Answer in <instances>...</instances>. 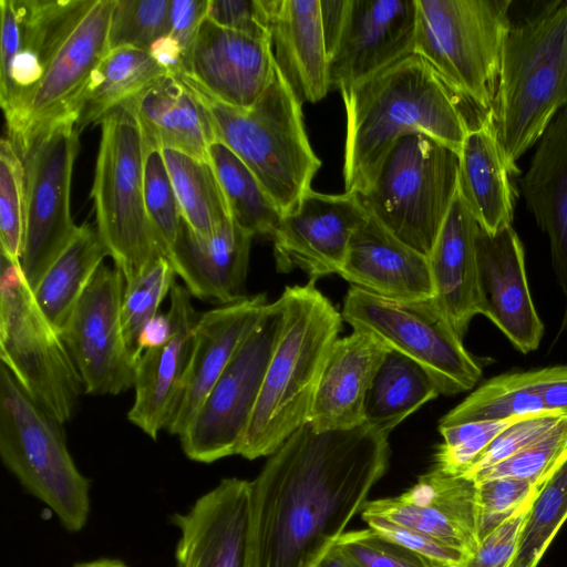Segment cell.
<instances>
[{"instance_id": "cell-17", "label": "cell", "mask_w": 567, "mask_h": 567, "mask_svg": "<svg viewBox=\"0 0 567 567\" xmlns=\"http://www.w3.org/2000/svg\"><path fill=\"white\" fill-rule=\"evenodd\" d=\"M369 215L357 193L309 189L284 214L272 237L277 270L299 268L313 281L339 274L351 237Z\"/></svg>"}, {"instance_id": "cell-37", "label": "cell", "mask_w": 567, "mask_h": 567, "mask_svg": "<svg viewBox=\"0 0 567 567\" xmlns=\"http://www.w3.org/2000/svg\"><path fill=\"white\" fill-rule=\"evenodd\" d=\"M208 152L233 220L254 237L268 236L272 239L284 216L281 209L226 145L214 141Z\"/></svg>"}, {"instance_id": "cell-12", "label": "cell", "mask_w": 567, "mask_h": 567, "mask_svg": "<svg viewBox=\"0 0 567 567\" xmlns=\"http://www.w3.org/2000/svg\"><path fill=\"white\" fill-rule=\"evenodd\" d=\"M285 317L286 301L281 295L267 306L257 327L178 436L189 460L209 464L238 455Z\"/></svg>"}, {"instance_id": "cell-16", "label": "cell", "mask_w": 567, "mask_h": 567, "mask_svg": "<svg viewBox=\"0 0 567 567\" xmlns=\"http://www.w3.org/2000/svg\"><path fill=\"white\" fill-rule=\"evenodd\" d=\"M114 0H95L63 43L34 90L16 132L8 136L21 158L53 126L76 122L82 96L110 51L109 32Z\"/></svg>"}, {"instance_id": "cell-56", "label": "cell", "mask_w": 567, "mask_h": 567, "mask_svg": "<svg viewBox=\"0 0 567 567\" xmlns=\"http://www.w3.org/2000/svg\"><path fill=\"white\" fill-rule=\"evenodd\" d=\"M72 567H130L118 558L102 557L89 561L76 563Z\"/></svg>"}, {"instance_id": "cell-44", "label": "cell", "mask_w": 567, "mask_h": 567, "mask_svg": "<svg viewBox=\"0 0 567 567\" xmlns=\"http://www.w3.org/2000/svg\"><path fill=\"white\" fill-rule=\"evenodd\" d=\"M566 453L567 415H563L539 440L471 480L513 477L540 486Z\"/></svg>"}, {"instance_id": "cell-39", "label": "cell", "mask_w": 567, "mask_h": 567, "mask_svg": "<svg viewBox=\"0 0 567 567\" xmlns=\"http://www.w3.org/2000/svg\"><path fill=\"white\" fill-rule=\"evenodd\" d=\"M567 520V453L535 496L512 567H537Z\"/></svg>"}, {"instance_id": "cell-34", "label": "cell", "mask_w": 567, "mask_h": 567, "mask_svg": "<svg viewBox=\"0 0 567 567\" xmlns=\"http://www.w3.org/2000/svg\"><path fill=\"white\" fill-rule=\"evenodd\" d=\"M168 74L146 50L128 47L110 50L82 96L75 122L78 132L100 124L113 109L138 96Z\"/></svg>"}, {"instance_id": "cell-18", "label": "cell", "mask_w": 567, "mask_h": 567, "mask_svg": "<svg viewBox=\"0 0 567 567\" xmlns=\"http://www.w3.org/2000/svg\"><path fill=\"white\" fill-rule=\"evenodd\" d=\"M476 255L478 315L488 318L519 352L536 350L544 324L529 291L524 247L513 226L495 235L480 228Z\"/></svg>"}, {"instance_id": "cell-28", "label": "cell", "mask_w": 567, "mask_h": 567, "mask_svg": "<svg viewBox=\"0 0 567 567\" xmlns=\"http://www.w3.org/2000/svg\"><path fill=\"white\" fill-rule=\"evenodd\" d=\"M520 193L549 239L551 264L565 296L561 329H567V109L560 110L536 143Z\"/></svg>"}, {"instance_id": "cell-33", "label": "cell", "mask_w": 567, "mask_h": 567, "mask_svg": "<svg viewBox=\"0 0 567 567\" xmlns=\"http://www.w3.org/2000/svg\"><path fill=\"white\" fill-rule=\"evenodd\" d=\"M106 256L109 250L96 227L82 224L32 290L39 307L60 333Z\"/></svg>"}, {"instance_id": "cell-40", "label": "cell", "mask_w": 567, "mask_h": 567, "mask_svg": "<svg viewBox=\"0 0 567 567\" xmlns=\"http://www.w3.org/2000/svg\"><path fill=\"white\" fill-rule=\"evenodd\" d=\"M175 277L169 261L159 257L136 279L125 284L121 323L128 357L136 368L143 354L138 348L140 334L158 313L159 305L175 284Z\"/></svg>"}, {"instance_id": "cell-14", "label": "cell", "mask_w": 567, "mask_h": 567, "mask_svg": "<svg viewBox=\"0 0 567 567\" xmlns=\"http://www.w3.org/2000/svg\"><path fill=\"white\" fill-rule=\"evenodd\" d=\"M330 89L355 85L413 53L416 0L321 1Z\"/></svg>"}, {"instance_id": "cell-27", "label": "cell", "mask_w": 567, "mask_h": 567, "mask_svg": "<svg viewBox=\"0 0 567 567\" xmlns=\"http://www.w3.org/2000/svg\"><path fill=\"white\" fill-rule=\"evenodd\" d=\"M270 45L275 64L297 100L321 101L330 90L320 0H271Z\"/></svg>"}, {"instance_id": "cell-11", "label": "cell", "mask_w": 567, "mask_h": 567, "mask_svg": "<svg viewBox=\"0 0 567 567\" xmlns=\"http://www.w3.org/2000/svg\"><path fill=\"white\" fill-rule=\"evenodd\" d=\"M341 316L353 330L374 336L416 362L440 394L466 392L482 377L481 365L431 299L394 301L351 286Z\"/></svg>"}, {"instance_id": "cell-46", "label": "cell", "mask_w": 567, "mask_h": 567, "mask_svg": "<svg viewBox=\"0 0 567 567\" xmlns=\"http://www.w3.org/2000/svg\"><path fill=\"white\" fill-rule=\"evenodd\" d=\"M540 486L513 477H491L476 482L478 543L533 499Z\"/></svg>"}, {"instance_id": "cell-21", "label": "cell", "mask_w": 567, "mask_h": 567, "mask_svg": "<svg viewBox=\"0 0 567 567\" xmlns=\"http://www.w3.org/2000/svg\"><path fill=\"white\" fill-rule=\"evenodd\" d=\"M95 0H16L20 34L17 53L0 74L7 135L18 128L31 96L69 35Z\"/></svg>"}, {"instance_id": "cell-36", "label": "cell", "mask_w": 567, "mask_h": 567, "mask_svg": "<svg viewBox=\"0 0 567 567\" xmlns=\"http://www.w3.org/2000/svg\"><path fill=\"white\" fill-rule=\"evenodd\" d=\"M162 153L183 219L202 238L212 237L231 218L212 163L172 150Z\"/></svg>"}, {"instance_id": "cell-54", "label": "cell", "mask_w": 567, "mask_h": 567, "mask_svg": "<svg viewBox=\"0 0 567 567\" xmlns=\"http://www.w3.org/2000/svg\"><path fill=\"white\" fill-rule=\"evenodd\" d=\"M173 333V326L168 313H157L143 328L138 338V348L142 352L147 349L165 344Z\"/></svg>"}, {"instance_id": "cell-29", "label": "cell", "mask_w": 567, "mask_h": 567, "mask_svg": "<svg viewBox=\"0 0 567 567\" xmlns=\"http://www.w3.org/2000/svg\"><path fill=\"white\" fill-rule=\"evenodd\" d=\"M478 229L457 190L427 256L434 290L431 300L462 339L478 315Z\"/></svg>"}, {"instance_id": "cell-45", "label": "cell", "mask_w": 567, "mask_h": 567, "mask_svg": "<svg viewBox=\"0 0 567 567\" xmlns=\"http://www.w3.org/2000/svg\"><path fill=\"white\" fill-rule=\"evenodd\" d=\"M517 419L439 427L443 441L436 447L433 467L451 475H464L489 443Z\"/></svg>"}, {"instance_id": "cell-47", "label": "cell", "mask_w": 567, "mask_h": 567, "mask_svg": "<svg viewBox=\"0 0 567 567\" xmlns=\"http://www.w3.org/2000/svg\"><path fill=\"white\" fill-rule=\"evenodd\" d=\"M336 547L355 567H439L370 527L346 532Z\"/></svg>"}, {"instance_id": "cell-55", "label": "cell", "mask_w": 567, "mask_h": 567, "mask_svg": "<svg viewBox=\"0 0 567 567\" xmlns=\"http://www.w3.org/2000/svg\"><path fill=\"white\" fill-rule=\"evenodd\" d=\"M315 567H355L336 547H331Z\"/></svg>"}, {"instance_id": "cell-31", "label": "cell", "mask_w": 567, "mask_h": 567, "mask_svg": "<svg viewBox=\"0 0 567 567\" xmlns=\"http://www.w3.org/2000/svg\"><path fill=\"white\" fill-rule=\"evenodd\" d=\"M458 194L489 235L512 226L514 189L498 143L492 109L468 131L458 154Z\"/></svg>"}, {"instance_id": "cell-15", "label": "cell", "mask_w": 567, "mask_h": 567, "mask_svg": "<svg viewBox=\"0 0 567 567\" xmlns=\"http://www.w3.org/2000/svg\"><path fill=\"white\" fill-rule=\"evenodd\" d=\"M124 289L122 272L102 264L61 332L86 393L116 395L134 386L136 367L121 323Z\"/></svg>"}, {"instance_id": "cell-3", "label": "cell", "mask_w": 567, "mask_h": 567, "mask_svg": "<svg viewBox=\"0 0 567 567\" xmlns=\"http://www.w3.org/2000/svg\"><path fill=\"white\" fill-rule=\"evenodd\" d=\"M286 317L238 455H271L308 422L339 332L341 312L316 281L286 287Z\"/></svg>"}, {"instance_id": "cell-9", "label": "cell", "mask_w": 567, "mask_h": 567, "mask_svg": "<svg viewBox=\"0 0 567 567\" xmlns=\"http://www.w3.org/2000/svg\"><path fill=\"white\" fill-rule=\"evenodd\" d=\"M458 153L423 133L401 136L360 196L368 213L429 256L458 190Z\"/></svg>"}, {"instance_id": "cell-49", "label": "cell", "mask_w": 567, "mask_h": 567, "mask_svg": "<svg viewBox=\"0 0 567 567\" xmlns=\"http://www.w3.org/2000/svg\"><path fill=\"white\" fill-rule=\"evenodd\" d=\"M361 518L382 537L423 556L439 567H463L465 564L466 553L430 535L375 515Z\"/></svg>"}, {"instance_id": "cell-51", "label": "cell", "mask_w": 567, "mask_h": 567, "mask_svg": "<svg viewBox=\"0 0 567 567\" xmlns=\"http://www.w3.org/2000/svg\"><path fill=\"white\" fill-rule=\"evenodd\" d=\"M271 0H208L207 16L216 24L270 41Z\"/></svg>"}, {"instance_id": "cell-50", "label": "cell", "mask_w": 567, "mask_h": 567, "mask_svg": "<svg viewBox=\"0 0 567 567\" xmlns=\"http://www.w3.org/2000/svg\"><path fill=\"white\" fill-rule=\"evenodd\" d=\"M534 498L483 538L463 567H512Z\"/></svg>"}, {"instance_id": "cell-35", "label": "cell", "mask_w": 567, "mask_h": 567, "mask_svg": "<svg viewBox=\"0 0 567 567\" xmlns=\"http://www.w3.org/2000/svg\"><path fill=\"white\" fill-rule=\"evenodd\" d=\"M440 392L429 374L406 355L390 349L379 365L364 401V421L390 432Z\"/></svg>"}, {"instance_id": "cell-4", "label": "cell", "mask_w": 567, "mask_h": 567, "mask_svg": "<svg viewBox=\"0 0 567 567\" xmlns=\"http://www.w3.org/2000/svg\"><path fill=\"white\" fill-rule=\"evenodd\" d=\"M567 109V0L542 1L512 21L492 112L511 175L517 161Z\"/></svg>"}, {"instance_id": "cell-10", "label": "cell", "mask_w": 567, "mask_h": 567, "mask_svg": "<svg viewBox=\"0 0 567 567\" xmlns=\"http://www.w3.org/2000/svg\"><path fill=\"white\" fill-rule=\"evenodd\" d=\"M0 358L22 390L59 423L68 422L84 383L56 328L39 307L19 264L1 255Z\"/></svg>"}, {"instance_id": "cell-20", "label": "cell", "mask_w": 567, "mask_h": 567, "mask_svg": "<svg viewBox=\"0 0 567 567\" xmlns=\"http://www.w3.org/2000/svg\"><path fill=\"white\" fill-rule=\"evenodd\" d=\"M360 514L380 516L424 533L467 556L478 545L476 482L435 467L398 496L367 501Z\"/></svg>"}, {"instance_id": "cell-32", "label": "cell", "mask_w": 567, "mask_h": 567, "mask_svg": "<svg viewBox=\"0 0 567 567\" xmlns=\"http://www.w3.org/2000/svg\"><path fill=\"white\" fill-rule=\"evenodd\" d=\"M144 146L172 150L210 162L216 141L210 118L196 95L168 74L135 97Z\"/></svg>"}, {"instance_id": "cell-48", "label": "cell", "mask_w": 567, "mask_h": 567, "mask_svg": "<svg viewBox=\"0 0 567 567\" xmlns=\"http://www.w3.org/2000/svg\"><path fill=\"white\" fill-rule=\"evenodd\" d=\"M563 415L544 412L518 417L503 430L461 476L476 474L501 463L544 436Z\"/></svg>"}, {"instance_id": "cell-13", "label": "cell", "mask_w": 567, "mask_h": 567, "mask_svg": "<svg viewBox=\"0 0 567 567\" xmlns=\"http://www.w3.org/2000/svg\"><path fill=\"white\" fill-rule=\"evenodd\" d=\"M79 135L74 121L62 122L38 138L22 157L25 214L20 267L32 290L79 227L70 209Z\"/></svg>"}, {"instance_id": "cell-41", "label": "cell", "mask_w": 567, "mask_h": 567, "mask_svg": "<svg viewBox=\"0 0 567 567\" xmlns=\"http://www.w3.org/2000/svg\"><path fill=\"white\" fill-rule=\"evenodd\" d=\"M24 163L12 141L0 145V244L1 255L20 265L24 236Z\"/></svg>"}, {"instance_id": "cell-19", "label": "cell", "mask_w": 567, "mask_h": 567, "mask_svg": "<svg viewBox=\"0 0 567 567\" xmlns=\"http://www.w3.org/2000/svg\"><path fill=\"white\" fill-rule=\"evenodd\" d=\"M249 493L250 482L226 477L171 515L181 533L175 567H248Z\"/></svg>"}, {"instance_id": "cell-25", "label": "cell", "mask_w": 567, "mask_h": 567, "mask_svg": "<svg viewBox=\"0 0 567 567\" xmlns=\"http://www.w3.org/2000/svg\"><path fill=\"white\" fill-rule=\"evenodd\" d=\"M338 275L351 286L394 301H425L434 296L427 257L371 215L351 237Z\"/></svg>"}, {"instance_id": "cell-22", "label": "cell", "mask_w": 567, "mask_h": 567, "mask_svg": "<svg viewBox=\"0 0 567 567\" xmlns=\"http://www.w3.org/2000/svg\"><path fill=\"white\" fill-rule=\"evenodd\" d=\"M185 74L218 101L249 110L276 75L270 41L223 28L205 18Z\"/></svg>"}, {"instance_id": "cell-52", "label": "cell", "mask_w": 567, "mask_h": 567, "mask_svg": "<svg viewBox=\"0 0 567 567\" xmlns=\"http://www.w3.org/2000/svg\"><path fill=\"white\" fill-rule=\"evenodd\" d=\"M207 8L208 0H172L167 35L184 54L185 73L188 71L198 30L207 16Z\"/></svg>"}, {"instance_id": "cell-30", "label": "cell", "mask_w": 567, "mask_h": 567, "mask_svg": "<svg viewBox=\"0 0 567 567\" xmlns=\"http://www.w3.org/2000/svg\"><path fill=\"white\" fill-rule=\"evenodd\" d=\"M389 350L374 336L358 330L336 341L308 419L313 430H347L365 423V395Z\"/></svg>"}, {"instance_id": "cell-2", "label": "cell", "mask_w": 567, "mask_h": 567, "mask_svg": "<svg viewBox=\"0 0 567 567\" xmlns=\"http://www.w3.org/2000/svg\"><path fill=\"white\" fill-rule=\"evenodd\" d=\"M340 92L347 118L343 179L349 193L361 195L370 187L401 136L423 133L460 154L474 125L467 114L468 107L476 109L416 53Z\"/></svg>"}, {"instance_id": "cell-43", "label": "cell", "mask_w": 567, "mask_h": 567, "mask_svg": "<svg viewBox=\"0 0 567 567\" xmlns=\"http://www.w3.org/2000/svg\"><path fill=\"white\" fill-rule=\"evenodd\" d=\"M143 189L150 223L166 258L183 217L162 150L145 147Z\"/></svg>"}, {"instance_id": "cell-24", "label": "cell", "mask_w": 567, "mask_h": 567, "mask_svg": "<svg viewBox=\"0 0 567 567\" xmlns=\"http://www.w3.org/2000/svg\"><path fill=\"white\" fill-rule=\"evenodd\" d=\"M169 299L172 337L165 344L143 352L136 368L135 400L127 414L128 421L153 440L166 430L175 410L189 363L193 331L200 316L184 286L175 282Z\"/></svg>"}, {"instance_id": "cell-26", "label": "cell", "mask_w": 567, "mask_h": 567, "mask_svg": "<svg viewBox=\"0 0 567 567\" xmlns=\"http://www.w3.org/2000/svg\"><path fill=\"white\" fill-rule=\"evenodd\" d=\"M252 238L233 218L209 238L198 236L183 219L166 259L190 296L228 305L246 297Z\"/></svg>"}, {"instance_id": "cell-1", "label": "cell", "mask_w": 567, "mask_h": 567, "mask_svg": "<svg viewBox=\"0 0 567 567\" xmlns=\"http://www.w3.org/2000/svg\"><path fill=\"white\" fill-rule=\"evenodd\" d=\"M388 436L367 423L295 431L250 482L248 567H315L386 473Z\"/></svg>"}, {"instance_id": "cell-42", "label": "cell", "mask_w": 567, "mask_h": 567, "mask_svg": "<svg viewBox=\"0 0 567 567\" xmlns=\"http://www.w3.org/2000/svg\"><path fill=\"white\" fill-rule=\"evenodd\" d=\"M172 0H114L110 32V50L136 48L148 51L169 31Z\"/></svg>"}, {"instance_id": "cell-53", "label": "cell", "mask_w": 567, "mask_h": 567, "mask_svg": "<svg viewBox=\"0 0 567 567\" xmlns=\"http://www.w3.org/2000/svg\"><path fill=\"white\" fill-rule=\"evenodd\" d=\"M536 391L546 409L567 415V365L532 371Z\"/></svg>"}, {"instance_id": "cell-5", "label": "cell", "mask_w": 567, "mask_h": 567, "mask_svg": "<svg viewBox=\"0 0 567 567\" xmlns=\"http://www.w3.org/2000/svg\"><path fill=\"white\" fill-rule=\"evenodd\" d=\"M178 78L205 107L215 133L251 171L284 214L311 189L321 166L303 124L302 104L276 66L268 89L249 110L227 105L185 73Z\"/></svg>"}, {"instance_id": "cell-38", "label": "cell", "mask_w": 567, "mask_h": 567, "mask_svg": "<svg viewBox=\"0 0 567 567\" xmlns=\"http://www.w3.org/2000/svg\"><path fill=\"white\" fill-rule=\"evenodd\" d=\"M544 412L550 411L536 391L533 372H512L478 386L440 420L439 427L506 421Z\"/></svg>"}, {"instance_id": "cell-6", "label": "cell", "mask_w": 567, "mask_h": 567, "mask_svg": "<svg viewBox=\"0 0 567 567\" xmlns=\"http://www.w3.org/2000/svg\"><path fill=\"white\" fill-rule=\"evenodd\" d=\"M100 125L91 189L96 229L128 284L164 257L145 209V147L135 97L113 109Z\"/></svg>"}, {"instance_id": "cell-7", "label": "cell", "mask_w": 567, "mask_h": 567, "mask_svg": "<svg viewBox=\"0 0 567 567\" xmlns=\"http://www.w3.org/2000/svg\"><path fill=\"white\" fill-rule=\"evenodd\" d=\"M0 457L23 489L47 505L69 533L90 514L91 482L76 467L53 416L0 368Z\"/></svg>"}, {"instance_id": "cell-8", "label": "cell", "mask_w": 567, "mask_h": 567, "mask_svg": "<svg viewBox=\"0 0 567 567\" xmlns=\"http://www.w3.org/2000/svg\"><path fill=\"white\" fill-rule=\"evenodd\" d=\"M414 51L465 102L493 107L512 0H416Z\"/></svg>"}, {"instance_id": "cell-23", "label": "cell", "mask_w": 567, "mask_h": 567, "mask_svg": "<svg viewBox=\"0 0 567 567\" xmlns=\"http://www.w3.org/2000/svg\"><path fill=\"white\" fill-rule=\"evenodd\" d=\"M265 293L245 297L200 313L182 391L166 431L181 435L238 348L260 321Z\"/></svg>"}]
</instances>
